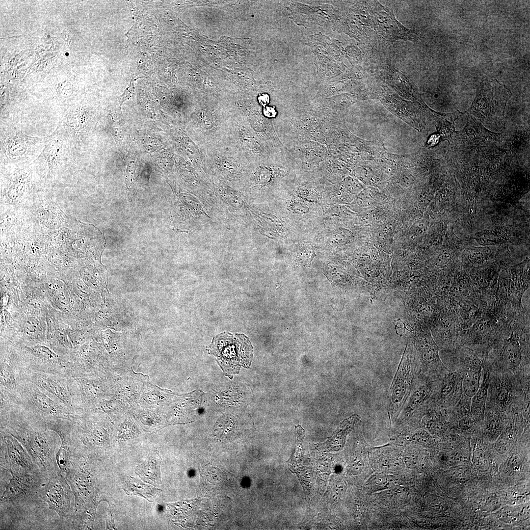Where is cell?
<instances>
[{"label":"cell","instance_id":"23","mask_svg":"<svg viewBox=\"0 0 530 530\" xmlns=\"http://www.w3.org/2000/svg\"><path fill=\"white\" fill-rule=\"evenodd\" d=\"M160 464L159 459L151 456L136 467L135 472L145 481L153 484H159L161 483Z\"/></svg>","mask_w":530,"mask_h":530},{"label":"cell","instance_id":"12","mask_svg":"<svg viewBox=\"0 0 530 530\" xmlns=\"http://www.w3.org/2000/svg\"><path fill=\"white\" fill-rule=\"evenodd\" d=\"M438 380L419 374L397 419L398 423L410 421L429 402Z\"/></svg>","mask_w":530,"mask_h":530},{"label":"cell","instance_id":"2","mask_svg":"<svg viewBox=\"0 0 530 530\" xmlns=\"http://www.w3.org/2000/svg\"><path fill=\"white\" fill-rule=\"evenodd\" d=\"M224 374L232 379L241 367L248 369L253 359V346L243 334L226 333L215 336L209 348Z\"/></svg>","mask_w":530,"mask_h":530},{"label":"cell","instance_id":"24","mask_svg":"<svg viewBox=\"0 0 530 530\" xmlns=\"http://www.w3.org/2000/svg\"><path fill=\"white\" fill-rule=\"evenodd\" d=\"M358 420V417L354 415L352 417L344 421L339 427L334 437V445L331 447L333 450H340L344 443L345 438L347 433L349 432L353 424Z\"/></svg>","mask_w":530,"mask_h":530},{"label":"cell","instance_id":"3","mask_svg":"<svg viewBox=\"0 0 530 530\" xmlns=\"http://www.w3.org/2000/svg\"><path fill=\"white\" fill-rule=\"evenodd\" d=\"M16 398V406L31 418L45 424L57 419L74 420L77 416L74 411L55 401L28 381L20 384Z\"/></svg>","mask_w":530,"mask_h":530},{"label":"cell","instance_id":"8","mask_svg":"<svg viewBox=\"0 0 530 530\" xmlns=\"http://www.w3.org/2000/svg\"><path fill=\"white\" fill-rule=\"evenodd\" d=\"M24 350V354L20 356L28 369L67 377L72 376L69 361L61 358L46 346H25Z\"/></svg>","mask_w":530,"mask_h":530},{"label":"cell","instance_id":"15","mask_svg":"<svg viewBox=\"0 0 530 530\" xmlns=\"http://www.w3.org/2000/svg\"><path fill=\"white\" fill-rule=\"evenodd\" d=\"M522 353L520 343L512 332L511 336L504 340L500 356V362L491 369L508 371L516 376L530 374V370L522 366Z\"/></svg>","mask_w":530,"mask_h":530},{"label":"cell","instance_id":"11","mask_svg":"<svg viewBox=\"0 0 530 530\" xmlns=\"http://www.w3.org/2000/svg\"><path fill=\"white\" fill-rule=\"evenodd\" d=\"M68 378L56 374L35 372L28 369L26 375V381L34 383L52 399L76 413Z\"/></svg>","mask_w":530,"mask_h":530},{"label":"cell","instance_id":"6","mask_svg":"<svg viewBox=\"0 0 530 530\" xmlns=\"http://www.w3.org/2000/svg\"><path fill=\"white\" fill-rule=\"evenodd\" d=\"M529 384L508 371L491 369L486 405L509 415L517 406L524 389Z\"/></svg>","mask_w":530,"mask_h":530},{"label":"cell","instance_id":"1","mask_svg":"<svg viewBox=\"0 0 530 530\" xmlns=\"http://www.w3.org/2000/svg\"><path fill=\"white\" fill-rule=\"evenodd\" d=\"M203 170L232 184L243 182L252 164L232 147L219 142L201 148Z\"/></svg>","mask_w":530,"mask_h":530},{"label":"cell","instance_id":"26","mask_svg":"<svg viewBox=\"0 0 530 530\" xmlns=\"http://www.w3.org/2000/svg\"><path fill=\"white\" fill-rule=\"evenodd\" d=\"M74 91L73 85L67 81L62 82L57 85L56 92L60 99H66L71 97Z\"/></svg>","mask_w":530,"mask_h":530},{"label":"cell","instance_id":"7","mask_svg":"<svg viewBox=\"0 0 530 530\" xmlns=\"http://www.w3.org/2000/svg\"><path fill=\"white\" fill-rule=\"evenodd\" d=\"M228 114L226 133L220 142L235 149L252 164L264 152L246 121L239 115Z\"/></svg>","mask_w":530,"mask_h":530},{"label":"cell","instance_id":"4","mask_svg":"<svg viewBox=\"0 0 530 530\" xmlns=\"http://www.w3.org/2000/svg\"><path fill=\"white\" fill-rule=\"evenodd\" d=\"M420 373L419 359L412 346L407 344L387 395V411L391 422L397 420Z\"/></svg>","mask_w":530,"mask_h":530},{"label":"cell","instance_id":"28","mask_svg":"<svg viewBox=\"0 0 530 530\" xmlns=\"http://www.w3.org/2000/svg\"><path fill=\"white\" fill-rule=\"evenodd\" d=\"M258 103L263 107L267 106L270 102L269 95L265 92L260 93L257 97Z\"/></svg>","mask_w":530,"mask_h":530},{"label":"cell","instance_id":"9","mask_svg":"<svg viewBox=\"0 0 530 530\" xmlns=\"http://www.w3.org/2000/svg\"><path fill=\"white\" fill-rule=\"evenodd\" d=\"M494 87L482 83L472 106L468 110L470 113L482 122L490 123L492 120H499L504 116L509 93L505 89L495 97Z\"/></svg>","mask_w":530,"mask_h":530},{"label":"cell","instance_id":"14","mask_svg":"<svg viewBox=\"0 0 530 530\" xmlns=\"http://www.w3.org/2000/svg\"><path fill=\"white\" fill-rule=\"evenodd\" d=\"M26 370L20 356L1 354L0 388L17 397L20 384L26 381Z\"/></svg>","mask_w":530,"mask_h":530},{"label":"cell","instance_id":"29","mask_svg":"<svg viewBox=\"0 0 530 530\" xmlns=\"http://www.w3.org/2000/svg\"><path fill=\"white\" fill-rule=\"evenodd\" d=\"M440 135L438 134H434L431 135L428 139L427 145L429 147L433 146L439 142Z\"/></svg>","mask_w":530,"mask_h":530},{"label":"cell","instance_id":"17","mask_svg":"<svg viewBox=\"0 0 530 530\" xmlns=\"http://www.w3.org/2000/svg\"><path fill=\"white\" fill-rule=\"evenodd\" d=\"M67 483L61 476L52 479L44 490V499L49 507L60 516H64L70 508V497Z\"/></svg>","mask_w":530,"mask_h":530},{"label":"cell","instance_id":"20","mask_svg":"<svg viewBox=\"0 0 530 530\" xmlns=\"http://www.w3.org/2000/svg\"><path fill=\"white\" fill-rule=\"evenodd\" d=\"M65 144L59 136L53 134L37 159L45 161L50 170H57L63 160Z\"/></svg>","mask_w":530,"mask_h":530},{"label":"cell","instance_id":"22","mask_svg":"<svg viewBox=\"0 0 530 530\" xmlns=\"http://www.w3.org/2000/svg\"><path fill=\"white\" fill-rule=\"evenodd\" d=\"M30 165L15 169L7 182L6 191L10 198L22 197L26 191L31 179Z\"/></svg>","mask_w":530,"mask_h":530},{"label":"cell","instance_id":"21","mask_svg":"<svg viewBox=\"0 0 530 530\" xmlns=\"http://www.w3.org/2000/svg\"><path fill=\"white\" fill-rule=\"evenodd\" d=\"M11 473L12 478L1 496V502L21 498L28 493L33 486V480L27 474Z\"/></svg>","mask_w":530,"mask_h":530},{"label":"cell","instance_id":"16","mask_svg":"<svg viewBox=\"0 0 530 530\" xmlns=\"http://www.w3.org/2000/svg\"><path fill=\"white\" fill-rule=\"evenodd\" d=\"M1 439L4 444L10 472L27 474L31 471L32 463L30 457L21 443L10 434L1 430Z\"/></svg>","mask_w":530,"mask_h":530},{"label":"cell","instance_id":"27","mask_svg":"<svg viewBox=\"0 0 530 530\" xmlns=\"http://www.w3.org/2000/svg\"><path fill=\"white\" fill-rule=\"evenodd\" d=\"M262 113L264 117L268 119L276 117L277 111L274 106H266L263 107Z\"/></svg>","mask_w":530,"mask_h":530},{"label":"cell","instance_id":"19","mask_svg":"<svg viewBox=\"0 0 530 530\" xmlns=\"http://www.w3.org/2000/svg\"><path fill=\"white\" fill-rule=\"evenodd\" d=\"M491 368L489 365H483L479 387L471 398V413L474 421L483 419L486 409Z\"/></svg>","mask_w":530,"mask_h":530},{"label":"cell","instance_id":"18","mask_svg":"<svg viewBox=\"0 0 530 530\" xmlns=\"http://www.w3.org/2000/svg\"><path fill=\"white\" fill-rule=\"evenodd\" d=\"M483 364L475 356L468 357L464 359L456 371L461 376L463 394L472 398L478 389L481 380Z\"/></svg>","mask_w":530,"mask_h":530},{"label":"cell","instance_id":"5","mask_svg":"<svg viewBox=\"0 0 530 530\" xmlns=\"http://www.w3.org/2000/svg\"><path fill=\"white\" fill-rule=\"evenodd\" d=\"M51 136L33 137L12 127L3 128L0 130L1 160L12 164L30 162L39 156Z\"/></svg>","mask_w":530,"mask_h":530},{"label":"cell","instance_id":"25","mask_svg":"<svg viewBox=\"0 0 530 530\" xmlns=\"http://www.w3.org/2000/svg\"><path fill=\"white\" fill-rule=\"evenodd\" d=\"M298 433L297 434L298 436L296 437L295 448L294 452L291 456V463L297 464L299 463L302 458V455L303 453V447H302V441L304 437V432L299 433L300 430L297 429Z\"/></svg>","mask_w":530,"mask_h":530},{"label":"cell","instance_id":"13","mask_svg":"<svg viewBox=\"0 0 530 530\" xmlns=\"http://www.w3.org/2000/svg\"><path fill=\"white\" fill-rule=\"evenodd\" d=\"M463 394L460 373L456 371L449 370L437 381L431 401L440 408L449 409L458 403Z\"/></svg>","mask_w":530,"mask_h":530},{"label":"cell","instance_id":"10","mask_svg":"<svg viewBox=\"0 0 530 530\" xmlns=\"http://www.w3.org/2000/svg\"><path fill=\"white\" fill-rule=\"evenodd\" d=\"M422 375L438 380L450 370L443 364L439 355V348L430 334H416L413 336Z\"/></svg>","mask_w":530,"mask_h":530}]
</instances>
